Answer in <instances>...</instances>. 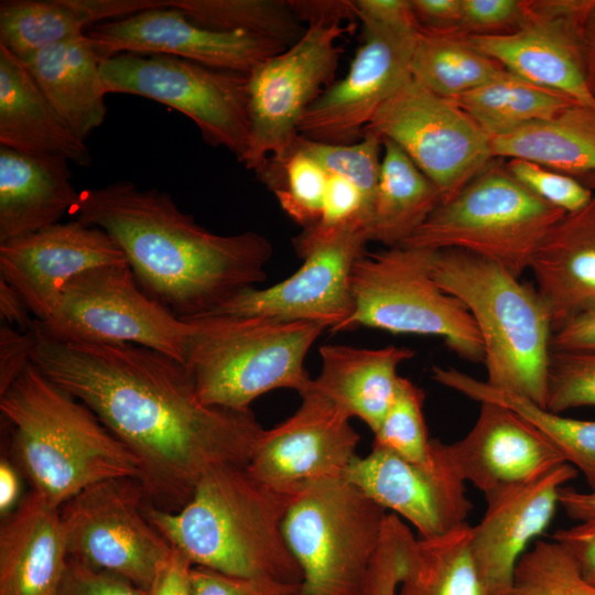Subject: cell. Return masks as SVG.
I'll use <instances>...</instances> for the list:
<instances>
[{
    "instance_id": "1",
    "label": "cell",
    "mask_w": 595,
    "mask_h": 595,
    "mask_svg": "<svg viewBox=\"0 0 595 595\" xmlns=\"http://www.w3.org/2000/svg\"><path fill=\"white\" fill-rule=\"evenodd\" d=\"M30 331L31 363L133 453L148 504L180 510L208 469L248 464L263 428L251 409L202 402L184 364L139 345L66 343Z\"/></svg>"
},
{
    "instance_id": "2",
    "label": "cell",
    "mask_w": 595,
    "mask_h": 595,
    "mask_svg": "<svg viewBox=\"0 0 595 595\" xmlns=\"http://www.w3.org/2000/svg\"><path fill=\"white\" fill-rule=\"evenodd\" d=\"M74 214L109 234L139 286L181 320L208 314L263 282L273 253L263 235L212 232L169 193L127 180L80 191Z\"/></svg>"
},
{
    "instance_id": "3",
    "label": "cell",
    "mask_w": 595,
    "mask_h": 595,
    "mask_svg": "<svg viewBox=\"0 0 595 595\" xmlns=\"http://www.w3.org/2000/svg\"><path fill=\"white\" fill-rule=\"evenodd\" d=\"M295 496L256 478L246 465L208 469L176 511L145 504L149 521L194 565L240 577L301 584L283 532Z\"/></svg>"
},
{
    "instance_id": "4",
    "label": "cell",
    "mask_w": 595,
    "mask_h": 595,
    "mask_svg": "<svg viewBox=\"0 0 595 595\" xmlns=\"http://www.w3.org/2000/svg\"><path fill=\"white\" fill-rule=\"evenodd\" d=\"M0 412L32 490L56 507L102 480H140L133 453L32 363L0 394Z\"/></svg>"
},
{
    "instance_id": "5",
    "label": "cell",
    "mask_w": 595,
    "mask_h": 595,
    "mask_svg": "<svg viewBox=\"0 0 595 595\" xmlns=\"http://www.w3.org/2000/svg\"><path fill=\"white\" fill-rule=\"evenodd\" d=\"M431 271L475 321L485 381L545 408L553 327L537 290L495 261L459 249L434 250Z\"/></svg>"
},
{
    "instance_id": "6",
    "label": "cell",
    "mask_w": 595,
    "mask_h": 595,
    "mask_svg": "<svg viewBox=\"0 0 595 595\" xmlns=\"http://www.w3.org/2000/svg\"><path fill=\"white\" fill-rule=\"evenodd\" d=\"M184 321L194 326L184 365L205 404L245 411L275 389L310 390L305 357L326 326L257 315Z\"/></svg>"
},
{
    "instance_id": "7",
    "label": "cell",
    "mask_w": 595,
    "mask_h": 595,
    "mask_svg": "<svg viewBox=\"0 0 595 595\" xmlns=\"http://www.w3.org/2000/svg\"><path fill=\"white\" fill-rule=\"evenodd\" d=\"M565 215L526 188L496 158L454 197L441 202L402 247L464 250L520 278Z\"/></svg>"
},
{
    "instance_id": "8",
    "label": "cell",
    "mask_w": 595,
    "mask_h": 595,
    "mask_svg": "<svg viewBox=\"0 0 595 595\" xmlns=\"http://www.w3.org/2000/svg\"><path fill=\"white\" fill-rule=\"evenodd\" d=\"M433 252L402 246L364 252L351 273L354 311L337 332L365 326L437 336L459 358L483 363L484 345L470 313L433 278Z\"/></svg>"
},
{
    "instance_id": "9",
    "label": "cell",
    "mask_w": 595,
    "mask_h": 595,
    "mask_svg": "<svg viewBox=\"0 0 595 595\" xmlns=\"http://www.w3.org/2000/svg\"><path fill=\"white\" fill-rule=\"evenodd\" d=\"M387 515L346 477L299 493L283 532L302 573L301 595H361Z\"/></svg>"
},
{
    "instance_id": "10",
    "label": "cell",
    "mask_w": 595,
    "mask_h": 595,
    "mask_svg": "<svg viewBox=\"0 0 595 595\" xmlns=\"http://www.w3.org/2000/svg\"><path fill=\"white\" fill-rule=\"evenodd\" d=\"M31 326L58 342L139 345L182 364L194 328L150 298L128 263L76 275L63 288L52 314Z\"/></svg>"
},
{
    "instance_id": "11",
    "label": "cell",
    "mask_w": 595,
    "mask_h": 595,
    "mask_svg": "<svg viewBox=\"0 0 595 595\" xmlns=\"http://www.w3.org/2000/svg\"><path fill=\"white\" fill-rule=\"evenodd\" d=\"M107 94H129L177 110L213 147L244 162L250 140L248 75L180 57L121 53L100 63Z\"/></svg>"
},
{
    "instance_id": "12",
    "label": "cell",
    "mask_w": 595,
    "mask_h": 595,
    "mask_svg": "<svg viewBox=\"0 0 595 595\" xmlns=\"http://www.w3.org/2000/svg\"><path fill=\"white\" fill-rule=\"evenodd\" d=\"M349 29L338 21L311 20L299 41L248 74L247 169L259 173L285 159L305 111L334 83L342 52L337 41Z\"/></svg>"
},
{
    "instance_id": "13",
    "label": "cell",
    "mask_w": 595,
    "mask_h": 595,
    "mask_svg": "<svg viewBox=\"0 0 595 595\" xmlns=\"http://www.w3.org/2000/svg\"><path fill=\"white\" fill-rule=\"evenodd\" d=\"M368 241V223L363 218L337 227L304 228L293 238L303 260L293 274L269 288L242 290L205 315L312 322L337 332L354 311L351 273Z\"/></svg>"
},
{
    "instance_id": "14",
    "label": "cell",
    "mask_w": 595,
    "mask_h": 595,
    "mask_svg": "<svg viewBox=\"0 0 595 595\" xmlns=\"http://www.w3.org/2000/svg\"><path fill=\"white\" fill-rule=\"evenodd\" d=\"M148 502L137 478L94 484L61 507L68 556L120 575L142 591L172 545L149 521Z\"/></svg>"
},
{
    "instance_id": "15",
    "label": "cell",
    "mask_w": 595,
    "mask_h": 595,
    "mask_svg": "<svg viewBox=\"0 0 595 595\" xmlns=\"http://www.w3.org/2000/svg\"><path fill=\"white\" fill-rule=\"evenodd\" d=\"M397 144L439 188L454 197L495 158L490 138L461 108L410 78L364 132Z\"/></svg>"
},
{
    "instance_id": "16",
    "label": "cell",
    "mask_w": 595,
    "mask_h": 595,
    "mask_svg": "<svg viewBox=\"0 0 595 595\" xmlns=\"http://www.w3.org/2000/svg\"><path fill=\"white\" fill-rule=\"evenodd\" d=\"M298 410L260 433L247 469L272 488L296 496L313 484L346 477L360 435L342 409L312 388Z\"/></svg>"
},
{
    "instance_id": "17",
    "label": "cell",
    "mask_w": 595,
    "mask_h": 595,
    "mask_svg": "<svg viewBox=\"0 0 595 595\" xmlns=\"http://www.w3.org/2000/svg\"><path fill=\"white\" fill-rule=\"evenodd\" d=\"M346 478L385 510L409 521L421 539L462 527L473 508L448 444L439 439H432L430 457L423 463L372 447L353 461Z\"/></svg>"
},
{
    "instance_id": "18",
    "label": "cell",
    "mask_w": 595,
    "mask_h": 595,
    "mask_svg": "<svg viewBox=\"0 0 595 595\" xmlns=\"http://www.w3.org/2000/svg\"><path fill=\"white\" fill-rule=\"evenodd\" d=\"M591 3L523 0V19L516 30L466 39L507 72L595 107L582 54V28Z\"/></svg>"
},
{
    "instance_id": "19",
    "label": "cell",
    "mask_w": 595,
    "mask_h": 595,
    "mask_svg": "<svg viewBox=\"0 0 595 595\" xmlns=\"http://www.w3.org/2000/svg\"><path fill=\"white\" fill-rule=\"evenodd\" d=\"M419 33L364 29L347 74L305 111L299 136L332 144L360 140L380 106L411 78Z\"/></svg>"
},
{
    "instance_id": "20",
    "label": "cell",
    "mask_w": 595,
    "mask_h": 595,
    "mask_svg": "<svg viewBox=\"0 0 595 595\" xmlns=\"http://www.w3.org/2000/svg\"><path fill=\"white\" fill-rule=\"evenodd\" d=\"M86 34L101 62L121 53L160 54L246 75L289 47L258 35L205 28L171 7L106 21Z\"/></svg>"
},
{
    "instance_id": "21",
    "label": "cell",
    "mask_w": 595,
    "mask_h": 595,
    "mask_svg": "<svg viewBox=\"0 0 595 595\" xmlns=\"http://www.w3.org/2000/svg\"><path fill=\"white\" fill-rule=\"evenodd\" d=\"M126 263L109 234L78 218L0 242V278L37 321L52 314L63 288L76 275Z\"/></svg>"
},
{
    "instance_id": "22",
    "label": "cell",
    "mask_w": 595,
    "mask_h": 595,
    "mask_svg": "<svg viewBox=\"0 0 595 595\" xmlns=\"http://www.w3.org/2000/svg\"><path fill=\"white\" fill-rule=\"evenodd\" d=\"M576 475L573 465L563 463L536 479L485 495L487 508L472 527L470 548L482 574L498 595H511L520 558L549 527L560 488Z\"/></svg>"
},
{
    "instance_id": "23",
    "label": "cell",
    "mask_w": 595,
    "mask_h": 595,
    "mask_svg": "<svg viewBox=\"0 0 595 595\" xmlns=\"http://www.w3.org/2000/svg\"><path fill=\"white\" fill-rule=\"evenodd\" d=\"M448 450L463 479L484 496L530 482L567 463L521 416L491 402H480L473 428L462 440L448 444Z\"/></svg>"
},
{
    "instance_id": "24",
    "label": "cell",
    "mask_w": 595,
    "mask_h": 595,
    "mask_svg": "<svg viewBox=\"0 0 595 595\" xmlns=\"http://www.w3.org/2000/svg\"><path fill=\"white\" fill-rule=\"evenodd\" d=\"M67 561L61 507L32 490L2 518L0 595H55Z\"/></svg>"
},
{
    "instance_id": "25",
    "label": "cell",
    "mask_w": 595,
    "mask_h": 595,
    "mask_svg": "<svg viewBox=\"0 0 595 595\" xmlns=\"http://www.w3.org/2000/svg\"><path fill=\"white\" fill-rule=\"evenodd\" d=\"M529 269L553 332L595 307V192L585 207L566 214L551 228Z\"/></svg>"
},
{
    "instance_id": "26",
    "label": "cell",
    "mask_w": 595,
    "mask_h": 595,
    "mask_svg": "<svg viewBox=\"0 0 595 595\" xmlns=\"http://www.w3.org/2000/svg\"><path fill=\"white\" fill-rule=\"evenodd\" d=\"M79 196L68 160L0 145V242L60 223Z\"/></svg>"
},
{
    "instance_id": "27",
    "label": "cell",
    "mask_w": 595,
    "mask_h": 595,
    "mask_svg": "<svg viewBox=\"0 0 595 595\" xmlns=\"http://www.w3.org/2000/svg\"><path fill=\"white\" fill-rule=\"evenodd\" d=\"M321 371L311 388L349 418L360 419L375 433L391 405L400 377L398 367L414 357L410 347L360 348L327 344L318 349Z\"/></svg>"
},
{
    "instance_id": "28",
    "label": "cell",
    "mask_w": 595,
    "mask_h": 595,
    "mask_svg": "<svg viewBox=\"0 0 595 595\" xmlns=\"http://www.w3.org/2000/svg\"><path fill=\"white\" fill-rule=\"evenodd\" d=\"M55 112L82 141L105 120L107 94L87 34L46 46L22 61Z\"/></svg>"
},
{
    "instance_id": "29",
    "label": "cell",
    "mask_w": 595,
    "mask_h": 595,
    "mask_svg": "<svg viewBox=\"0 0 595 595\" xmlns=\"http://www.w3.org/2000/svg\"><path fill=\"white\" fill-rule=\"evenodd\" d=\"M0 145L89 166L91 153L55 112L25 64L0 45Z\"/></svg>"
},
{
    "instance_id": "30",
    "label": "cell",
    "mask_w": 595,
    "mask_h": 595,
    "mask_svg": "<svg viewBox=\"0 0 595 595\" xmlns=\"http://www.w3.org/2000/svg\"><path fill=\"white\" fill-rule=\"evenodd\" d=\"M167 0H2L0 45L24 61L37 51L86 34L94 22L130 17Z\"/></svg>"
},
{
    "instance_id": "31",
    "label": "cell",
    "mask_w": 595,
    "mask_h": 595,
    "mask_svg": "<svg viewBox=\"0 0 595 595\" xmlns=\"http://www.w3.org/2000/svg\"><path fill=\"white\" fill-rule=\"evenodd\" d=\"M496 159H521L571 175L595 173V107L573 102L554 117L490 138Z\"/></svg>"
},
{
    "instance_id": "32",
    "label": "cell",
    "mask_w": 595,
    "mask_h": 595,
    "mask_svg": "<svg viewBox=\"0 0 595 595\" xmlns=\"http://www.w3.org/2000/svg\"><path fill=\"white\" fill-rule=\"evenodd\" d=\"M383 155L369 220L370 241L402 246L442 202L434 183L393 142L382 140Z\"/></svg>"
},
{
    "instance_id": "33",
    "label": "cell",
    "mask_w": 595,
    "mask_h": 595,
    "mask_svg": "<svg viewBox=\"0 0 595 595\" xmlns=\"http://www.w3.org/2000/svg\"><path fill=\"white\" fill-rule=\"evenodd\" d=\"M432 379L477 402L502 405L532 425L595 488V421L577 420L552 412L518 393L498 389L453 367L433 366Z\"/></svg>"
},
{
    "instance_id": "34",
    "label": "cell",
    "mask_w": 595,
    "mask_h": 595,
    "mask_svg": "<svg viewBox=\"0 0 595 595\" xmlns=\"http://www.w3.org/2000/svg\"><path fill=\"white\" fill-rule=\"evenodd\" d=\"M470 534L467 522L440 537L413 538L398 595H498L477 565Z\"/></svg>"
},
{
    "instance_id": "35",
    "label": "cell",
    "mask_w": 595,
    "mask_h": 595,
    "mask_svg": "<svg viewBox=\"0 0 595 595\" xmlns=\"http://www.w3.org/2000/svg\"><path fill=\"white\" fill-rule=\"evenodd\" d=\"M448 100L466 112L489 138L548 120L577 102L509 72Z\"/></svg>"
},
{
    "instance_id": "36",
    "label": "cell",
    "mask_w": 595,
    "mask_h": 595,
    "mask_svg": "<svg viewBox=\"0 0 595 595\" xmlns=\"http://www.w3.org/2000/svg\"><path fill=\"white\" fill-rule=\"evenodd\" d=\"M506 72L466 36L421 29L410 64L414 82L446 99L476 89Z\"/></svg>"
},
{
    "instance_id": "37",
    "label": "cell",
    "mask_w": 595,
    "mask_h": 595,
    "mask_svg": "<svg viewBox=\"0 0 595 595\" xmlns=\"http://www.w3.org/2000/svg\"><path fill=\"white\" fill-rule=\"evenodd\" d=\"M199 25L242 32L290 46L305 32L289 0H169Z\"/></svg>"
},
{
    "instance_id": "38",
    "label": "cell",
    "mask_w": 595,
    "mask_h": 595,
    "mask_svg": "<svg viewBox=\"0 0 595 595\" xmlns=\"http://www.w3.org/2000/svg\"><path fill=\"white\" fill-rule=\"evenodd\" d=\"M274 192L277 199L295 223L304 228L316 225L322 217L328 173L304 152L291 149L279 164L266 167L259 175Z\"/></svg>"
},
{
    "instance_id": "39",
    "label": "cell",
    "mask_w": 595,
    "mask_h": 595,
    "mask_svg": "<svg viewBox=\"0 0 595 595\" xmlns=\"http://www.w3.org/2000/svg\"><path fill=\"white\" fill-rule=\"evenodd\" d=\"M511 595H595V585L561 544L539 540L520 558Z\"/></svg>"
},
{
    "instance_id": "40",
    "label": "cell",
    "mask_w": 595,
    "mask_h": 595,
    "mask_svg": "<svg viewBox=\"0 0 595 595\" xmlns=\"http://www.w3.org/2000/svg\"><path fill=\"white\" fill-rule=\"evenodd\" d=\"M424 398L422 388L400 377L394 399L374 433L372 447L389 451L410 462L428 461L432 439L423 414Z\"/></svg>"
},
{
    "instance_id": "41",
    "label": "cell",
    "mask_w": 595,
    "mask_h": 595,
    "mask_svg": "<svg viewBox=\"0 0 595 595\" xmlns=\"http://www.w3.org/2000/svg\"><path fill=\"white\" fill-rule=\"evenodd\" d=\"M382 148V140L367 131L360 140L350 144L325 143L298 136L291 147L314 159L328 174L351 182L361 193L370 216L379 181Z\"/></svg>"
},
{
    "instance_id": "42",
    "label": "cell",
    "mask_w": 595,
    "mask_h": 595,
    "mask_svg": "<svg viewBox=\"0 0 595 595\" xmlns=\"http://www.w3.org/2000/svg\"><path fill=\"white\" fill-rule=\"evenodd\" d=\"M580 407H595V353L551 350L545 409L562 413Z\"/></svg>"
},
{
    "instance_id": "43",
    "label": "cell",
    "mask_w": 595,
    "mask_h": 595,
    "mask_svg": "<svg viewBox=\"0 0 595 595\" xmlns=\"http://www.w3.org/2000/svg\"><path fill=\"white\" fill-rule=\"evenodd\" d=\"M506 167L526 188L550 205L574 213L585 207L594 191L575 177L521 159H508Z\"/></svg>"
},
{
    "instance_id": "44",
    "label": "cell",
    "mask_w": 595,
    "mask_h": 595,
    "mask_svg": "<svg viewBox=\"0 0 595 595\" xmlns=\"http://www.w3.org/2000/svg\"><path fill=\"white\" fill-rule=\"evenodd\" d=\"M414 538L396 513L386 518L382 539L372 560L361 595H398L407 551Z\"/></svg>"
},
{
    "instance_id": "45",
    "label": "cell",
    "mask_w": 595,
    "mask_h": 595,
    "mask_svg": "<svg viewBox=\"0 0 595 595\" xmlns=\"http://www.w3.org/2000/svg\"><path fill=\"white\" fill-rule=\"evenodd\" d=\"M193 595H301V584L264 577H240L202 565L190 573Z\"/></svg>"
},
{
    "instance_id": "46",
    "label": "cell",
    "mask_w": 595,
    "mask_h": 595,
    "mask_svg": "<svg viewBox=\"0 0 595 595\" xmlns=\"http://www.w3.org/2000/svg\"><path fill=\"white\" fill-rule=\"evenodd\" d=\"M523 13V0H462L459 34L508 33L520 25Z\"/></svg>"
},
{
    "instance_id": "47",
    "label": "cell",
    "mask_w": 595,
    "mask_h": 595,
    "mask_svg": "<svg viewBox=\"0 0 595 595\" xmlns=\"http://www.w3.org/2000/svg\"><path fill=\"white\" fill-rule=\"evenodd\" d=\"M55 595H144L129 580L98 570L68 556Z\"/></svg>"
},
{
    "instance_id": "48",
    "label": "cell",
    "mask_w": 595,
    "mask_h": 595,
    "mask_svg": "<svg viewBox=\"0 0 595 595\" xmlns=\"http://www.w3.org/2000/svg\"><path fill=\"white\" fill-rule=\"evenodd\" d=\"M358 218L365 219L369 227L370 212L359 190L351 182L328 174L323 213L316 225L331 228Z\"/></svg>"
},
{
    "instance_id": "49",
    "label": "cell",
    "mask_w": 595,
    "mask_h": 595,
    "mask_svg": "<svg viewBox=\"0 0 595 595\" xmlns=\"http://www.w3.org/2000/svg\"><path fill=\"white\" fill-rule=\"evenodd\" d=\"M364 29L394 32L420 30L411 0H354Z\"/></svg>"
},
{
    "instance_id": "50",
    "label": "cell",
    "mask_w": 595,
    "mask_h": 595,
    "mask_svg": "<svg viewBox=\"0 0 595 595\" xmlns=\"http://www.w3.org/2000/svg\"><path fill=\"white\" fill-rule=\"evenodd\" d=\"M34 338L29 332H17L7 324L0 327V394L31 364Z\"/></svg>"
},
{
    "instance_id": "51",
    "label": "cell",
    "mask_w": 595,
    "mask_h": 595,
    "mask_svg": "<svg viewBox=\"0 0 595 595\" xmlns=\"http://www.w3.org/2000/svg\"><path fill=\"white\" fill-rule=\"evenodd\" d=\"M552 540L569 552L583 577L595 585V520L559 529Z\"/></svg>"
},
{
    "instance_id": "52",
    "label": "cell",
    "mask_w": 595,
    "mask_h": 595,
    "mask_svg": "<svg viewBox=\"0 0 595 595\" xmlns=\"http://www.w3.org/2000/svg\"><path fill=\"white\" fill-rule=\"evenodd\" d=\"M194 564L178 549L172 547L160 563L144 595H193L190 573Z\"/></svg>"
},
{
    "instance_id": "53",
    "label": "cell",
    "mask_w": 595,
    "mask_h": 595,
    "mask_svg": "<svg viewBox=\"0 0 595 595\" xmlns=\"http://www.w3.org/2000/svg\"><path fill=\"white\" fill-rule=\"evenodd\" d=\"M411 4L421 30L459 34L462 0H411Z\"/></svg>"
},
{
    "instance_id": "54",
    "label": "cell",
    "mask_w": 595,
    "mask_h": 595,
    "mask_svg": "<svg viewBox=\"0 0 595 595\" xmlns=\"http://www.w3.org/2000/svg\"><path fill=\"white\" fill-rule=\"evenodd\" d=\"M551 350L595 353V307L555 329L551 337Z\"/></svg>"
},
{
    "instance_id": "55",
    "label": "cell",
    "mask_w": 595,
    "mask_h": 595,
    "mask_svg": "<svg viewBox=\"0 0 595 595\" xmlns=\"http://www.w3.org/2000/svg\"><path fill=\"white\" fill-rule=\"evenodd\" d=\"M301 22L323 19L326 21L353 20L357 18L354 1L348 0H289Z\"/></svg>"
},
{
    "instance_id": "56",
    "label": "cell",
    "mask_w": 595,
    "mask_h": 595,
    "mask_svg": "<svg viewBox=\"0 0 595 595\" xmlns=\"http://www.w3.org/2000/svg\"><path fill=\"white\" fill-rule=\"evenodd\" d=\"M22 298L0 278V316L3 324L17 325L29 332L33 320Z\"/></svg>"
},
{
    "instance_id": "57",
    "label": "cell",
    "mask_w": 595,
    "mask_h": 595,
    "mask_svg": "<svg viewBox=\"0 0 595 595\" xmlns=\"http://www.w3.org/2000/svg\"><path fill=\"white\" fill-rule=\"evenodd\" d=\"M559 505L572 519L595 520V488L589 491H580L572 486H563L559 493Z\"/></svg>"
},
{
    "instance_id": "58",
    "label": "cell",
    "mask_w": 595,
    "mask_h": 595,
    "mask_svg": "<svg viewBox=\"0 0 595 595\" xmlns=\"http://www.w3.org/2000/svg\"><path fill=\"white\" fill-rule=\"evenodd\" d=\"M582 54L586 84L595 100V0H592L583 22Z\"/></svg>"
},
{
    "instance_id": "59",
    "label": "cell",
    "mask_w": 595,
    "mask_h": 595,
    "mask_svg": "<svg viewBox=\"0 0 595 595\" xmlns=\"http://www.w3.org/2000/svg\"><path fill=\"white\" fill-rule=\"evenodd\" d=\"M19 495V475L13 465L2 457L0 462V513L2 518L15 509Z\"/></svg>"
},
{
    "instance_id": "60",
    "label": "cell",
    "mask_w": 595,
    "mask_h": 595,
    "mask_svg": "<svg viewBox=\"0 0 595 595\" xmlns=\"http://www.w3.org/2000/svg\"><path fill=\"white\" fill-rule=\"evenodd\" d=\"M578 181L583 183L586 187L595 192V173L585 175L578 178Z\"/></svg>"
}]
</instances>
